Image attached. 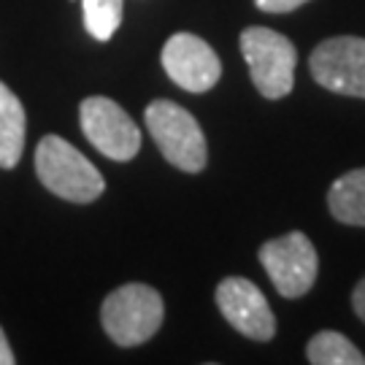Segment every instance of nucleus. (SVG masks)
Instances as JSON below:
<instances>
[{
    "label": "nucleus",
    "instance_id": "f257e3e1",
    "mask_svg": "<svg viewBox=\"0 0 365 365\" xmlns=\"http://www.w3.org/2000/svg\"><path fill=\"white\" fill-rule=\"evenodd\" d=\"M36 173L52 195L71 203H92L103 195L101 170L60 135H43L36 149Z\"/></svg>",
    "mask_w": 365,
    "mask_h": 365
},
{
    "label": "nucleus",
    "instance_id": "f03ea898",
    "mask_svg": "<svg viewBox=\"0 0 365 365\" xmlns=\"http://www.w3.org/2000/svg\"><path fill=\"white\" fill-rule=\"evenodd\" d=\"M165 317L163 298L149 284H122L101 309V322L117 346H138L155 336Z\"/></svg>",
    "mask_w": 365,
    "mask_h": 365
},
{
    "label": "nucleus",
    "instance_id": "7ed1b4c3",
    "mask_svg": "<svg viewBox=\"0 0 365 365\" xmlns=\"http://www.w3.org/2000/svg\"><path fill=\"white\" fill-rule=\"evenodd\" d=\"M146 128L152 133L157 149L173 168L187 173L206 168V135L187 108L173 101H155L146 108Z\"/></svg>",
    "mask_w": 365,
    "mask_h": 365
},
{
    "label": "nucleus",
    "instance_id": "20e7f679",
    "mask_svg": "<svg viewBox=\"0 0 365 365\" xmlns=\"http://www.w3.org/2000/svg\"><path fill=\"white\" fill-rule=\"evenodd\" d=\"M241 52L260 95L279 101L292 92L298 52L287 36L271 27H247L241 33Z\"/></svg>",
    "mask_w": 365,
    "mask_h": 365
},
{
    "label": "nucleus",
    "instance_id": "39448f33",
    "mask_svg": "<svg viewBox=\"0 0 365 365\" xmlns=\"http://www.w3.org/2000/svg\"><path fill=\"white\" fill-rule=\"evenodd\" d=\"M260 262L279 295L300 298L314 287L319 257L309 235L292 230L282 238H271L260 247Z\"/></svg>",
    "mask_w": 365,
    "mask_h": 365
},
{
    "label": "nucleus",
    "instance_id": "423d86ee",
    "mask_svg": "<svg viewBox=\"0 0 365 365\" xmlns=\"http://www.w3.org/2000/svg\"><path fill=\"white\" fill-rule=\"evenodd\" d=\"M81 130L101 155L117 163H128L141 149V130L128 117V111L111 98L92 95L78 108Z\"/></svg>",
    "mask_w": 365,
    "mask_h": 365
},
{
    "label": "nucleus",
    "instance_id": "0eeeda50",
    "mask_svg": "<svg viewBox=\"0 0 365 365\" xmlns=\"http://www.w3.org/2000/svg\"><path fill=\"white\" fill-rule=\"evenodd\" d=\"M312 76L325 90L365 98V38L336 36L322 41L309 60Z\"/></svg>",
    "mask_w": 365,
    "mask_h": 365
},
{
    "label": "nucleus",
    "instance_id": "6e6552de",
    "mask_svg": "<svg viewBox=\"0 0 365 365\" xmlns=\"http://www.w3.org/2000/svg\"><path fill=\"white\" fill-rule=\"evenodd\" d=\"M163 68L187 92H209L222 76L217 52L192 33H176L163 46Z\"/></svg>",
    "mask_w": 365,
    "mask_h": 365
},
{
    "label": "nucleus",
    "instance_id": "1a4fd4ad",
    "mask_svg": "<svg viewBox=\"0 0 365 365\" xmlns=\"http://www.w3.org/2000/svg\"><path fill=\"white\" fill-rule=\"evenodd\" d=\"M217 306L230 325L247 339L271 341L276 333L274 312L257 284L241 276H227L217 287Z\"/></svg>",
    "mask_w": 365,
    "mask_h": 365
},
{
    "label": "nucleus",
    "instance_id": "9d476101",
    "mask_svg": "<svg viewBox=\"0 0 365 365\" xmlns=\"http://www.w3.org/2000/svg\"><path fill=\"white\" fill-rule=\"evenodd\" d=\"M25 149V108L0 81V168H14Z\"/></svg>",
    "mask_w": 365,
    "mask_h": 365
},
{
    "label": "nucleus",
    "instance_id": "9b49d317",
    "mask_svg": "<svg viewBox=\"0 0 365 365\" xmlns=\"http://www.w3.org/2000/svg\"><path fill=\"white\" fill-rule=\"evenodd\" d=\"M327 206L341 225L365 227V168L349 170L336 179L327 192Z\"/></svg>",
    "mask_w": 365,
    "mask_h": 365
},
{
    "label": "nucleus",
    "instance_id": "f8f14e48",
    "mask_svg": "<svg viewBox=\"0 0 365 365\" xmlns=\"http://www.w3.org/2000/svg\"><path fill=\"white\" fill-rule=\"evenodd\" d=\"M306 357L314 365H365V354L336 330L317 333L306 346Z\"/></svg>",
    "mask_w": 365,
    "mask_h": 365
},
{
    "label": "nucleus",
    "instance_id": "ddd939ff",
    "mask_svg": "<svg viewBox=\"0 0 365 365\" xmlns=\"http://www.w3.org/2000/svg\"><path fill=\"white\" fill-rule=\"evenodd\" d=\"M84 27L95 41H108L122 25V0H81Z\"/></svg>",
    "mask_w": 365,
    "mask_h": 365
},
{
    "label": "nucleus",
    "instance_id": "4468645a",
    "mask_svg": "<svg viewBox=\"0 0 365 365\" xmlns=\"http://www.w3.org/2000/svg\"><path fill=\"white\" fill-rule=\"evenodd\" d=\"M257 3V9L262 11H271V14H287L292 9H300L303 3H309V0H255Z\"/></svg>",
    "mask_w": 365,
    "mask_h": 365
},
{
    "label": "nucleus",
    "instance_id": "2eb2a0df",
    "mask_svg": "<svg viewBox=\"0 0 365 365\" xmlns=\"http://www.w3.org/2000/svg\"><path fill=\"white\" fill-rule=\"evenodd\" d=\"M352 306H354V312H357V317L365 322V279H363V282H357V287H354Z\"/></svg>",
    "mask_w": 365,
    "mask_h": 365
},
{
    "label": "nucleus",
    "instance_id": "dca6fc26",
    "mask_svg": "<svg viewBox=\"0 0 365 365\" xmlns=\"http://www.w3.org/2000/svg\"><path fill=\"white\" fill-rule=\"evenodd\" d=\"M16 363V357H14L11 346H9V339H6V333H3V327H0V365H14Z\"/></svg>",
    "mask_w": 365,
    "mask_h": 365
}]
</instances>
